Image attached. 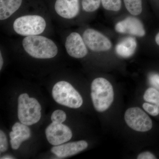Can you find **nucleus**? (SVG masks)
<instances>
[{
  "mask_svg": "<svg viewBox=\"0 0 159 159\" xmlns=\"http://www.w3.org/2000/svg\"><path fill=\"white\" fill-rule=\"evenodd\" d=\"M5 25L10 33L21 37L48 36L52 29L51 14L43 9H23Z\"/></svg>",
  "mask_w": 159,
  "mask_h": 159,
  "instance_id": "f257e3e1",
  "label": "nucleus"
},
{
  "mask_svg": "<svg viewBox=\"0 0 159 159\" xmlns=\"http://www.w3.org/2000/svg\"><path fill=\"white\" fill-rule=\"evenodd\" d=\"M14 51H21L35 59L49 60L59 54V46L54 40L46 35L21 37L14 46Z\"/></svg>",
  "mask_w": 159,
  "mask_h": 159,
  "instance_id": "f03ea898",
  "label": "nucleus"
},
{
  "mask_svg": "<svg viewBox=\"0 0 159 159\" xmlns=\"http://www.w3.org/2000/svg\"><path fill=\"white\" fill-rule=\"evenodd\" d=\"M91 96L96 110L102 112L107 110L114 99L113 88L111 83L103 77L93 80L91 86Z\"/></svg>",
  "mask_w": 159,
  "mask_h": 159,
  "instance_id": "7ed1b4c3",
  "label": "nucleus"
},
{
  "mask_svg": "<svg viewBox=\"0 0 159 159\" xmlns=\"http://www.w3.org/2000/svg\"><path fill=\"white\" fill-rule=\"evenodd\" d=\"M80 11V0H54L49 12L51 17L60 24L70 26Z\"/></svg>",
  "mask_w": 159,
  "mask_h": 159,
  "instance_id": "20e7f679",
  "label": "nucleus"
},
{
  "mask_svg": "<svg viewBox=\"0 0 159 159\" xmlns=\"http://www.w3.org/2000/svg\"><path fill=\"white\" fill-rule=\"evenodd\" d=\"M52 94L56 102L70 108H79L83 102L80 94L70 83L65 80L58 81L54 84Z\"/></svg>",
  "mask_w": 159,
  "mask_h": 159,
  "instance_id": "39448f33",
  "label": "nucleus"
},
{
  "mask_svg": "<svg viewBox=\"0 0 159 159\" xmlns=\"http://www.w3.org/2000/svg\"><path fill=\"white\" fill-rule=\"evenodd\" d=\"M41 107L37 99L29 97L27 93L18 98V116L20 122L27 125L37 123L41 117Z\"/></svg>",
  "mask_w": 159,
  "mask_h": 159,
  "instance_id": "423d86ee",
  "label": "nucleus"
},
{
  "mask_svg": "<svg viewBox=\"0 0 159 159\" xmlns=\"http://www.w3.org/2000/svg\"><path fill=\"white\" fill-rule=\"evenodd\" d=\"M124 119L127 125L136 131L145 132L152 127V122L150 117L138 107H131L125 113Z\"/></svg>",
  "mask_w": 159,
  "mask_h": 159,
  "instance_id": "0eeeda50",
  "label": "nucleus"
},
{
  "mask_svg": "<svg viewBox=\"0 0 159 159\" xmlns=\"http://www.w3.org/2000/svg\"><path fill=\"white\" fill-rule=\"evenodd\" d=\"M64 45L66 53L73 58H84L89 51L82 34L77 31H68L64 38Z\"/></svg>",
  "mask_w": 159,
  "mask_h": 159,
  "instance_id": "6e6552de",
  "label": "nucleus"
},
{
  "mask_svg": "<svg viewBox=\"0 0 159 159\" xmlns=\"http://www.w3.org/2000/svg\"><path fill=\"white\" fill-rule=\"evenodd\" d=\"M81 34L89 51L91 52H105L111 48V43L108 38L96 29L87 28Z\"/></svg>",
  "mask_w": 159,
  "mask_h": 159,
  "instance_id": "1a4fd4ad",
  "label": "nucleus"
},
{
  "mask_svg": "<svg viewBox=\"0 0 159 159\" xmlns=\"http://www.w3.org/2000/svg\"><path fill=\"white\" fill-rule=\"evenodd\" d=\"M46 137L51 145L56 146L68 142L72 138V131L62 123L52 122L46 128Z\"/></svg>",
  "mask_w": 159,
  "mask_h": 159,
  "instance_id": "9d476101",
  "label": "nucleus"
},
{
  "mask_svg": "<svg viewBox=\"0 0 159 159\" xmlns=\"http://www.w3.org/2000/svg\"><path fill=\"white\" fill-rule=\"evenodd\" d=\"M115 30L119 33L129 34L138 37H143L145 34L142 22L132 16L126 18L117 23L115 25Z\"/></svg>",
  "mask_w": 159,
  "mask_h": 159,
  "instance_id": "9b49d317",
  "label": "nucleus"
},
{
  "mask_svg": "<svg viewBox=\"0 0 159 159\" xmlns=\"http://www.w3.org/2000/svg\"><path fill=\"white\" fill-rule=\"evenodd\" d=\"M24 0H0V22L6 25L23 9Z\"/></svg>",
  "mask_w": 159,
  "mask_h": 159,
  "instance_id": "f8f14e48",
  "label": "nucleus"
},
{
  "mask_svg": "<svg viewBox=\"0 0 159 159\" xmlns=\"http://www.w3.org/2000/svg\"><path fill=\"white\" fill-rule=\"evenodd\" d=\"M88 144L84 140L56 145L51 148L52 153L58 157H66L79 153L87 148Z\"/></svg>",
  "mask_w": 159,
  "mask_h": 159,
  "instance_id": "ddd939ff",
  "label": "nucleus"
},
{
  "mask_svg": "<svg viewBox=\"0 0 159 159\" xmlns=\"http://www.w3.org/2000/svg\"><path fill=\"white\" fill-rule=\"evenodd\" d=\"M31 136V130L27 125L21 122L15 123L12 127V131L9 134L11 148L14 150L18 149L22 143L28 140Z\"/></svg>",
  "mask_w": 159,
  "mask_h": 159,
  "instance_id": "4468645a",
  "label": "nucleus"
},
{
  "mask_svg": "<svg viewBox=\"0 0 159 159\" xmlns=\"http://www.w3.org/2000/svg\"><path fill=\"white\" fill-rule=\"evenodd\" d=\"M137 43L134 37H127L123 39L116 47V52L120 57L128 58L134 55L136 50Z\"/></svg>",
  "mask_w": 159,
  "mask_h": 159,
  "instance_id": "2eb2a0df",
  "label": "nucleus"
},
{
  "mask_svg": "<svg viewBox=\"0 0 159 159\" xmlns=\"http://www.w3.org/2000/svg\"><path fill=\"white\" fill-rule=\"evenodd\" d=\"M126 10L131 14L138 16L143 11V0H122Z\"/></svg>",
  "mask_w": 159,
  "mask_h": 159,
  "instance_id": "dca6fc26",
  "label": "nucleus"
},
{
  "mask_svg": "<svg viewBox=\"0 0 159 159\" xmlns=\"http://www.w3.org/2000/svg\"><path fill=\"white\" fill-rule=\"evenodd\" d=\"M81 10L87 13H93L99 9L101 0H80Z\"/></svg>",
  "mask_w": 159,
  "mask_h": 159,
  "instance_id": "f3484780",
  "label": "nucleus"
},
{
  "mask_svg": "<svg viewBox=\"0 0 159 159\" xmlns=\"http://www.w3.org/2000/svg\"><path fill=\"white\" fill-rule=\"evenodd\" d=\"M143 99L146 102L159 107V91L155 88H149L145 91Z\"/></svg>",
  "mask_w": 159,
  "mask_h": 159,
  "instance_id": "a211bd4d",
  "label": "nucleus"
},
{
  "mask_svg": "<svg viewBox=\"0 0 159 159\" xmlns=\"http://www.w3.org/2000/svg\"><path fill=\"white\" fill-rule=\"evenodd\" d=\"M122 0H101V5L107 11H118L122 7Z\"/></svg>",
  "mask_w": 159,
  "mask_h": 159,
  "instance_id": "6ab92c4d",
  "label": "nucleus"
},
{
  "mask_svg": "<svg viewBox=\"0 0 159 159\" xmlns=\"http://www.w3.org/2000/svg\"><path fill=\"white\" fill-rule=\"evenodd\" d=\"M66 119V115L64 111L57 110L53 112L51 116V120L53 122L62 123Z\"/></svg>",
  "mask_w": 159,
  "mask_h": 159,
  "instance_id": "aec40b11",
  "label": "nucleus"
},
{
  "mask_svg": "<svg viewBox=\"0 0 159 159\" xmlns=\"http://www.w3.org/2000/svg\"><path fill=\"white\" fill-rule=\"evenodd\" d=\"M142 107L144 110L152 116H156L159 114L158 106L147 102L143 103Z\"/></svg>",
  "mask_w": 159,
  "mask_h": 159,
  "instance_id": "412c9836",
  "label": "nucleus"
},
{
  "mask_svg": "<svg viewBox=\"0 0 159 159\" xmlns=\"http://www.w3.org/2000/svg\"><path fill=\"white\" fill-rule=\"evenodd\" d=\"M8 148V143L7 138L2 130L0 131V151L4 152Z\"/></svg>",
  "mask_w": 159,
  "mask_h": 159,
  "instance_id": "4be33fe9",
  "label": "nucleus"
},
{
  "mask_svg": "<svg viewBox=\"0 0 159 159\" xmlns=\"http://www.w3.org/2000/svg\"><path fill=\"white\" fill-rule=\"evenodd\" d=\"M148 80L154 88L159 90V74L152 73L148 76Z\"/></svg>",
  "mask_w": 159,
  "mask_h": 159,
  "instance_id": "5701e85b",
  "label": "nucleus"
},
{
  "mask_svg": "<svg viewBox=\"0 0 159 159\" xmlns=\"http://www.w3.org/2000/svg\"><path fill=\"white\" fill-rule=\"evenodd\" d=\"M138 159H157L156 157L149 152H144L139 154L137 157Z\"/></svg>",
  "mask_w": 159,
  "mask_h": 159,
  "instance_id": "b1692460",
  "label": "nucleus"
},
{
  "mask_svg": "<svg viewBox=\"0 0 159 159\" xmlns=\"http://www.w3.org/2000/svg\"><path fill=\"white\" fill-rule=\"evenodd\" d=\"M3 50L2 47L0 50V70H2V69L3 65H4V60L3 57Z\"/></svg>",
  "mask_w": 159,
  "mask_h": 159,
  "instance_id": "393cba45",
  "label": "nucleus"
},
{
  "mask_svg": "<svg viewBox=\"0 0 159 159\" xmlns=\"http://www.w3.org/2000/svg\"><path fill=\"white\" fill-rule=\"evenodd\" d=\"M155 41L157 44L159 46V32L157 34L155 37Z\"/></svg>",
  "mask_w": 159,
  "mask_h": 159,
  "instance_id": "a878e982",
  "label": "nucleus"
},
{
  "mask_svg": "<svg viewBox=\"0 0 159 159\" xmlns=\"http://www.w3.org/2000/svg\"><path fill=\"white\" fill-rule=\"evenodd\" d=\"M1 159H14V158L12 157L11 156H5L2 157L1 158Z\"/></svg>",
  "mask_w": 159,
  "mask_h": 159,
  "instance_id": "bb28decb",
  "label": "nucleus"
}]
</instances>
